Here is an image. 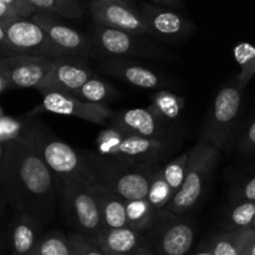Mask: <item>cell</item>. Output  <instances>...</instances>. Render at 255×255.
Instances as JSON below:
<instances>
[{"label":"cell","mask_w":255,"mask_h":255,"mask_svg":"<svg viewBox=\"0 0 255 255\" xmlns=\"http://www.w3.org/2000/svg\"><path fill=\"white\" fill-rule=\"evenodd\" d=\"M107 127L136 134L146 138H173L171 125L152 115L147 109H131L124 112H114Z\"/></svg>","instance_id":"obj_15"},{"label":"cell","mask_w":255,"mask_h":255,"mask_svg":"<svg viewBox=\"0 0 255 255\" xmlns=\"http://www.w3.org/2000/svg\"><path fill=\"white\" fill-rule=\"evenodd\" d=\"M61 209L66 221L82 234L96 242L105 232L101 213L94 194L86 182L71 179L57 184Z\"/></svg>","instance_id":"obj_6"},{"label":"cell","mask_w":255,"mask_h":255,"mask_svg":"<svg viewBox=\"0 0 255 255\" xmlns=\"http://www.w3.org/2000/svg\"><path fill=\"white\" fill-rule=\"evenodd\" d=\"M0 46L6 49V36H5V31L1 25H0Z\"/></svg>","instance_id":"obj_39"},{"label":"cell","mask_w":255,"mask_h":255,"mask_svg":"<svg viewBox=\"0 0 255 255\" xmlns=\"http://www.w3.org/2000/svg\"><path fill=\"white\" fill-rule=\"evenodd\" d=\"M196 234L193 222L159 209L144 237L154 255H187L193 247Z\"/></svg>","instance_id":"obj_7"},{"label":"cell","mask_w":255,"mask_h":255,"mask_svg":"<svg viewBox=\"0 0 255 255\" xmlns=\"http://www.w3.org/2000/svg\"><path fill=\"white\" fill-rule=\"evenodd\" d=\"M52 60L31 55H16L0 61V71L9 87L35 89L51 69Z\"/></svg>","instance_id":"obj_13"},{"label":"cell","mask_w":255,"mask_h":255,"mask_svg":"<svg viewBox=\"0 0 255 255\" xmlns=\"http://www.w3.org/2000/svg\"><path fill=\"white\" fill-rule=\"evenodd\" d=\"M151 1L157 5H177L179 0H151Z\"/></svg>","instance_id":"obj_37"},{"label":"cell","mask_w":255,"mask_h":255,"mask_svg":"<svg viewBox=\"0 0 255 255\" xmlns=\"http://www.w3.org/2000/svg\"><path fill=\"white\" fill-rule=\"evenodd\" d=\"M242 107V90L238 86H226L214 97L199 139L216 147L226 148L233 134Z\"/></svg>","instance_id":"obj_8"},{"label":"cell","mask_w":255,"mask_h":255,"mask_svg":"<svg viewBox=\"0 0 255 255\" xmlns=\"http://www.w3.org/2000/svg\"><path fill=\"white\" fill-rule=\"evenodd\" d=\"M2 157H4V151H2L1 142H0V167H1V163H2Z\"/></svg>","instance_id":"obj_42"},{"label":"cell","mask_w":255,"mask_h":255,"mask_svg":"<svg viewBox=\"0 0 255 255\" xmlns=\"http://www.w3.org/2000/svg\"><path fill=\"white\" fill-rule=\"evenodd\" d=\"M41 110L56 115L74 116L104 126H109L110 120L114 115V111H111L105 104H90L59 92L44 95Z\"/></svg>","instance_id":"obj_16"},{"label":"cell","mask_w":255,"mask_h":255,"mask_svg":"<svg viewBox=\"0 0 255 255\" xmlns=\"http://www.w3.org/2000/svg\"><path fill=\"white\" fill-rule=\"evenodd\" d=\"M6 36V50L17 55H31L55 60L71 56L60 49L46 32L31 19L17 17L2 26Z\"/></svg>","instance_id":"obj_9"},{"label":"cell","mask_w":255,"mask_h":255,"mask_svg":"<svg viewBox=\"0 0 255 255\" xmlns=\"http://www.w3.org/2000/svg\"><path fill=\"white\" fill-rule=\"evenodd\" d=\"M31 20L39 25L47 36L61 50L75 57H94L97 52L92 42L77 30L59 21L46 11L37 10L31 15Z\"/></svg>","instance_id":"obj_11"},{"label":"cell","mask_w":255,"mask_h":255,"mask_svg":"<svg viewBox=\"0 0 255 255\" xmlns=\"http://www.w3.org/2000/svg\"><path fill=\"white\" fill-rule=\"evenodd\" d=\"M40 11L54 12L69 19H79L84 14L77 0H27Z\"/></svg>","instance_id":"obj_27"},{"label":"cell","mask_w":255,"mask_h":255,"mask_svg":"<svg viewBox=\"0 0 255 255\" xmlns=\"http://www.w3.org/2000/svg\"><path fill=\"white\" fill-rule=\"evenodd\" d=\"M71 255H106L99 244L80 233H72L67 237Z\"/></svg>","instance_id":"obj_30"},{"label":"cell","mask_w":255,"mask_h":255,"mask_svg":"<svg viewBox=\"0 0 255 255\" xmlns=\"http://www.w3.org/2000/svg\"><path fill=\"white\" fill-rule=\"evenodd\" d=\"M244 255H255V231L247 228L244 239Z\"/></svg>","instance_id":"obj_35"},{"label":"cell","mask_w":255,"mask_h":255,"mask_svg":"<svg viewBox=\"0 0 255 255\" xmlns=\"http://www.w3.org/2000/svg\"><path fill=\"white\" fill-rule=\"evenodd\" d=\"M138 36L96 24L94 27V40L97 47L109 57L125 59L126 56L134 57H161L154 47H149L137 39Z\"/></svg>","instance_id":"obj_12"},{"label":"cell","mask_w":255,"mask_h":255,"mask_svg":"<svg viewBox=\"0 0 255 255\" xmlns=\"http://www.w3.org/2000/svg\"><path fill=\"white\" fill-rule=\"evenodd\" d=\"M219 154L221 151L216 147L198 139V142L189 149L188 162L181 189L167 204L164 208L166 211L177 216H184L198 203L218 162Z\"/></svg>","instance_id":"obj_5"},{"label":"cell","mask_w":255,"mask_h":255,"mask_svg":"<svg viewBox=\"0 0 255 255\" xmlns=\"http://www.w3.org/2000/svg\"><path fill=\"white\" fill-rule=\"evenodd\" d=\"M0 1L7 5L17 16L24 17V19L31 17V15L37 11L36 7L32 4H30L27 0H0Z\"/></svg>","instance_id":"obj_31"},{"label":"cell","mask_w":255,"mask_h":255,"mask_svg":"<svg viewBox=\"0 0 255 255\" xmlns=\"http://www.w3.org/2000/svg\"><path fill=\"white\" fill-rule=\"evenodd\" d=\"M139 15L148 29V34L164 41H178L194 30L193 25L178 12L158 5L142 2Z\"/></svg>","instance_id":"obj_14"},{"label":"cell","mask_w":255,"mask_h":255,"mask_svg":"<svg viewBox=\"0 0 255 255\" xmlns=\"http://www.w3.org/2000/svg\"><path fill=\"white\" fill-rule=\"evenodd\" d=\"M134 255H154V254H153V252L151 251V248H149L148 243H147V241H146V243L143 244V247H142V248L139 249V251L137 252Z\"/></svg>","instance_id":"obj_36"},{"label":"cell","mask_w":255,"mask_h":255,"mask_svg":"<svg viewBox=\"0 0 255 255\" xmlns=\"http://www.w3.org/2000/svg\"><path fill=\"white\" fill-rule=\"evenodd\" d=\"M152 99V104L147 107L152 115L168 125L179 120L184 107L183 97L177 96L167 90H161L154 94Z\"/></svg>","instance_id":"obj_22"},{"label":"cell","mask_w":255,"mask_h":255,"mask_svg":"<svg viewBox=\"0 0 255 255\" xmlns=\"http://www.w3.org/2000/svg\"><path fill=\"white\" fill-rule=\"evenodd\" d=\"M21 138L32 147L46 164L54 176L56 187L61 182L71 179L95 183L94 173L81 152L75 151L71 146L55 137L45 126L32 124V126L24 129Z\"/></svg>","instance_id":"obj_3"},{"label":"cell","mask_w":255,"mask_h":255,"mask_svg":"<svg viewBox=\"0 0 255 255\" xmlns=\"http://www.w3.org/2000/svg\"><path fill=\"white\" fill-rule=\"evenodd\" d=\"M233 52L234 59L241 67L237 77V86L243 90L255 76V46L249 42H241L236 45Z\"/></svg>","instance_id":"obj_25"},{"label":"cell","mask_w":255,"mask_h":255,"mask_svg":"<svg viewBox=\"0 0 255 255\" xmlns=\"http://www.w3.org/2000/svg\"><path fill=\"white\" fill-rule=\"evenodd\" d=\"M90 191L97 202L105 229L128 228L126 201L124 198L97 183L90 184Z\"/></svg>","instance_id":"obj_19"},{"label":"cell","mask_w":255,"mask_h":255,"mask_svg":"<svg viewBox=\"0 0 255 255\" xmlns=\"http://www.w3.org/2000/svg\"><path fill=\"white\" fill-rule=\"evenodd\" d=\"M4 87H7V84H6V80H5L4 75H2L1 71H0V91H1Z\"/></svg>","instance_id":"obj_40"},{"label":"cell","mask_w":255,"mask_h":255,"mask_svg":"<svg viewBox=\"0 0 255 255\" xmlns=\"http://www.w3.org/2000/svg\"><path fill=\"white\" fill-rule=\"evenodd\" d=\"M26 255H71V252L66 237L55 232L37 239L34 248Z\"/></svg>","instance_id":"obj_28"},{"label":"cell","mask_w":255,"mask_h":255,"mask_svg":"<svg viewBox=\"0 0 255 255\" xmlns=\"http://www.w3.org/2000/svg\"><path fill=\"white\" fill-rule=\"evenodd\" d=\"M90 14L95 22L112 29L128 32L134 36L148 34L146 24L137 10L127 5L116 2H100L92 0L90 2Z\"/></svg>","instance_id":"obj_17"},{"label":"cell","mask_w":255,"mask_h":255,"mask_svg":"<svg viewBox=\"0 0 255 255\" xmlns=\"http://www.w3.org/2000/svg\"><path fill=\"white\" fill-rule=\"evenodd\" d=\"M17 17L19 16H17L7 5H5L4 2L0 1V25H1V26L9 24L10 21L17 19Z\"/></svg>","instance_id":"obj_34"},{"label":"cell","mask_w":255,"mask_h":255,"mask_svg":"<svg viewBox=\"0 0 255 255\" xmlns=\"http://www.w3.org/2000/svg\"><path fill=\"white\" fill-rule=\"evenodd\" d=\"M0 174L7 198L20 216L30 217L41 227L54 219L56 213L54 176L21 137L7 142Z\"/></svg>","instance_id":"obj_1"},{"label":"cell","mask_w":255,"mask_h":255,"mask_svg":"<svg viewBox=\"0 0 255 255\" xmlns=\"http://www.w3.org/2000/svg\"><path fill=\"white\" fill-rule=\"evenodd\" d=\"M255 218V202H239L229 214L232 229L249 228Z\"/></svg>","instance_id":"obj_29"},{"label":"cell","mask_w":255,"mask_h":255,"mask_svg":"<svg viewBox=\"0 0 255 255\" xmlns=\"http://www.w3.org/2000/svg\"><path fill=\"white\" fill-rule=\"evenodd\" d=\"M96 243L106 255H134L146 243V237L131 228L105 229Z\"/></svg>","instance_id":"obj_20"},{"label":"cell","mask_w":255,"mask_h":255,"mask_svg":"<svg viewBox=\"0 0 255 255\" xmlns=\"http://www.w3.org/2000/svg\"><path fill=\"white\" fill-rule=\"evenodd\" d=\"M100 2H116V4H122L127 5V6H131V0H96Z\"/></svg>","instance_id":"obj_38"},{"label":"cell","mask_w":255,"mask_h":255,"mask_svg":"<svg viewBox=\"0 0 255 255\" xmlns=\"http://www.w3.org/2000/svg\"><path fill=\"white\" fill-rule=\"evenodd\" d=\"M247 228L229 229L217 234L207 249L212 255H244V239Z\"/></svg>","instance_id":"obj_23"},{"label":"cell","mask_w":255,"mask_h":255,"mask_svg":"<svg viewBox=\"0 0 255 255\" xmlns=\"http://www.w3.org/2000/svg\"><path fill=\"white\" fill-rule=\"evenodd\" d=\"M40 224L27 216H19L11 233V246L15 255H26L39 239Z\"/></svg>","instance_id":"obj_21"},{"label":"cell","mask_w":255,"mask_h":255,"mask_svg":"<svg viewBox=\"0 0 255 255\" xmlns=\"http://www.w3.org/2000/svg\"><path fill=\"white\" fill-rule=\"evenodd\" d=\"M95 177V183L125 201L146 199L152 177L162 166H136L107 158L91 151H81Z\"/></svg>","instance_id":"obj_4"},{"label":"cell","mask_w":255,"mask_h":255,"mask_svg":"<svg viewBox=\"0 0 255 255\" xmlns=\"http://www.w3.org/2000/svg\"><path fill=\"white\" fill-rule=\"evenodd\" d=\"M192 255H212V253L211 252L208 251V249H202V251H198V252H196V253L194 254H192Z\"/></svg>","instance_id":"obj_41"},{"label":"cell","mask_w":255,"mask_h":255,"mask_svg":"<svg viewBox=\"0 0 255 255\" xmlns=\"http://www.w3.org/2000/svg\"><path fill=\"white\" fill-rule=\"evenodd\" d=\"M255 202V176L252 177L251 179L244 183V186L242 187L241 193H239L238 203L239 202Z\"/></svg>","instance_id":"obj_33"},{"label":"cell","mask_w":255,"mask_h":255,"mask_svg":"<svg viewBox=\"0 0 255 255\" xmlns=\"http://www.w3.org/2000/svg\"><path fill=\"white\" fill-rule=\"evenodd\" d=\"M239 151L246 154L255 152V120L244 132L243 137L239 142Z\"/></svg>","instance_id":"obj_32"},{"label":"cell","mask_w":255,"mask_h":255,"mask_svg":"<svg viewBox=\"0 0 255 255\" xmlns=\"http://www.w3.org/2000/svg\"><path fill=\"white\" fill-rule=\"evenodd\" d=\"M100 69L106 74L139 89H161L166 85V79L158 72L126 59L107 57L101 62Z\"/></svg>","instance_id":"obj_18"},{"label":"cell","mask_w":255,"mask_h":255,"mask_svg":"<svg viewBox=\"0 0 255 255\" xmlns=\"http://www.w3.org/2000/svg\"><path fill=\"white\" fill-rule=\"evenodd\" d=\"M99 154L136 166H161L162 162L178 151L181 141L173 138H146L107 127L97 136Z\"/></svg>","instance_id":"obj_2"},{"label":"cell","mask_w":255,"mask_h":255,"mask_svg":"<svg viewBox=\"0 0 255 255\" xmlns=\"http://www.w3.org/2000/svg\"><path fill=\"white\" fill-rule=\"evenodd\" d=\"M92 77V71L75 56L52 60L51 69L35 89L44 95L51 92L67 94L81 87Z\"/></svg>","instance_id":"obj_10"},{"label":"cell","mask_w":255,"mask_h":255,"mask_svg":"<svg viewBox=\"0 0 255 255\" xmlns=\"http://www.w3.org/2000/svg\"><path fill=\"white\" fill-rule=\"evenodd\" d=\"M126 214L128 228L144 236L151 228L156 211L152 208L147 199L126 201Z\"/></svg>","instance_id":"obj_24"},{"label":"cell","mask_w":255,"mask_h":255,"mask_svg":"<svg viewBox=\"0 0 255 255\" xmlns=\"http://www.w3.org/2000/svg\"><path fill=\"white\" fill-rule=\"evenodd\" d=\"M114 94V90L106 82L101 81L99 79H91L85 82L81 87L70 92V96L76 97L81 101L90 102V104H102L105 101L111 99V95Z\"/></svg>","instance_id":"obj_26"},{"label":"cell","mask_w":255,"mask_h":255,"mask_svg":"<svg viewBox=\"0 0 255 255\" xmlns=\"http://www.w3.org/2000/svg\"><path fill=\"white\" fill-rule=\"evenodd\" d=\"M249 228H252V229H253V231H255V218H254L253 223H252V226H251V227H249Z\"/></svg>","instance_id":"obj_43"}]
</instances>
